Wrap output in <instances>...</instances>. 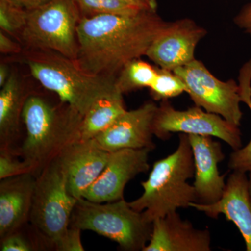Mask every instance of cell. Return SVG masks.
Masks as SVG:
<instances>
[{
	"label": "cell",
	"instance_id": "cell-1",
	"mask_svg": "<svg viewBox=\"0 0 251 251\" xmlns=\"http://www.w3.org/2000/svg\"><path fill=\"white\" fill-rule=\"evenodd\" d=\"M167 23L156 11L81 18L75 62L87 74L116 77L126 64L146 55Z\"/></svg>",
	"mask_w": 251,
	"mask_h": 251
},
{
	"label": "cell",
	"instance_id": "cell-2",
	"mask_svg": "<svg viewBox=\"0 0 251 251\" xmlns=\"http://www.w3.org/2000/svg\"><path fill=\"white\" fill-rule=\"evenodd\" d=\"M83 115L59 100L52 103L39 94L31 93L23 113L25 136L19 154L37 176L69 147L81 140Z\"/></svg>",
	"mask_w": 251,
	"mask_h": 251
},
{
	"label": "cell",
	"instance_id": "cell-3",
	"mask_svg": "<svg viewBox=\"0 0 251 251\" xmlns=\"http://www.w3.org/2000/svg\"><path fill=\"white\" fill-rule=\"evenodd\" d=\"M21 55L34 78L82 115L98 99L119 91L116 77L87 74L75 60L58 52L25 49Z\"/></svg>",
	"mask_w": 251,
	"mask_h": 251
},
{
	"label": "cell",
	"instance_id": "cell-4",
	"mask_svg": "<svg viewBox=\"0 0 251 251\" xmlns=\"http://www.w3.org/2000/svg\"><path fill=\"white\" fill-rule=\"evenodd\" d=\"M194 175L191 143L188 134L181 133L176 150L153 163L148 179L141 183L143 194L129 202L130 206L143 211L148 221L152 223L179 208L189 207L191 202H198L196 189L188 183Z\"/></svg>",
	"mask_w": 251,
	"mask_h": 251
},
{
	"label": "cell",
	"instance_id": "cell-5",
	"mask_svg": "<svg viewBox=\"0 0 251 251\" xmlns=\"http://www.w3.org/2000/svg\"><path fill=\"white\" fill-rule=\"evenodd\" d=\"M69 227L90 230L117 243L125 251H143L152 232L153 223L125 199L95 202L77 198Z\"/></svg>",
	"mask_w": 251,
	"mask_h": 251
},
{
	"label": "cell",
	"instance_id": "cell-6",
	"mask_svg": "<svg viewBox=\"0 0 251 251\" xmlns=\"http://www.w3.org/2000/svg\"><path fill=\"white\" fill-rule=\"evenodd\" d=\"M77 200L68 191L58 158L36 176L29 222L48 248L54 249L67 233Z\"/></svg>",
	"mask_w": 251,
	"mask_h": 251
},
{
	"label": "cell",
	"instance_id": "cell-7",
	"mask_svg": "<svg viewBox=\"0 0 251 251\" xmlns=\"http://www.w3.org/2000/svg\"><path fill=\"white\" fill-rule=\"evenodd\" d=\"M81 14L73 0H51L28 10L21 43L25 49L48 50L75 60Z\"/></svg>",
	"mask_w": 251,
	"mask_h": 251
},
{
	"label": "cell",
	"instance_id": "cell-8",
	"mask_svg": "<svg viewBox=\"0 0 251 251\" xmlns=\"http://www.w3.org/2000/svg\"><path fill=\"white\" fill-rule=\"evenodd\" d=\"M173 72L184 82L196 106L222 117L239 127L243 113L240 87L234 80L227 82L214 76L201 61L194 59Z\"/></svg>",
	"mask_w": 251,
	"mask_h": 251
},
{
	"label": "cell",
	"instance_id": "cell-9",
	"mask_svg": "<svg viewBox=\"0 0 251 251\" xmlns=\"http://www.w3.org/2000/svg\"><path fill=\"white\" fill-rule=\"evenodd\" d=\"M153 135L159 139H169L172 133L216 137L228 144L234 150L242 148V133L239 127L216 114L198 106L177 110L166 100L157 108L153 121Z\"/></svg>",
	"mask_w": 251,
	"mask_h": 251
},
{
	"label": "cell",
	"instance_id": "cell-10",
	"mask_svg": "<svg viewBox=\"0 0 251 251\" xmlns=\"http://www.w3.org/2000/svg\"><path fill=\"white\" fill-rule=\"evenodd\" d=\"M151 151L149 148L123 149L110 152L103 171L82 198L95 202L124 199L127 183L150 169L149 154Z\"/></svg>",
	"mask_w": 251,
	"mask_h": 251
},
{
	"label": "cell",
	"instance_id": "cell-11",
	"mask_svg": "<svg viewBox=\"0 0 251 251\" xmlns=\"http://www.w3.org/2000/svg\"><path fill=\"white\" fill-rule=\"evenodd\" d=\"M206 31L189 18L168 23L150 46L147 57L160 69L174 71L195 59V51Z\"/></svg>",
	"mask_w": 251,
	"mask_h": 251
},
{
	"label": "cell",
	"instance_id": "cell-12",
	"mask_svg": "<svg viewBox=\"0 0 251 251\" xmlns=\"http://www.w3.org/2000/svg\"><path fill=\"white\" fill-rule=\"evenodd\" d=\"M158 106L146 102L140 108L126 110L115 123L94 138L100 148L108 151L123 149L153 150V121Z\"/></svg>",
	"mask_w": 251,
	"mask_h": 251
},
{
	"label": "cell",
	"instance_id": "cell-13",
	"mask_svg": "<svg viewBox=\"0 0 251 251\" xmlns=\"http://www.w3.org/2000/svg\"><path fill=\"white\" fill-rule=\"evenodd\" d=\"M189 207L202 211L213 219L224 214L226 219L234 223L242 234L246 251H251V204L247 173L232 171L222 197L217 202L210 204L191 202Z\"/></svg>",
	"mask_w": 251,
	"mask_h": 251
},
{
	"label": "cell",
	"instance_id": "cell-14",
	"mask_svg": "<svg viewBox=\"0 0 251 251\" xmlns=\"http://www.w3.org/2000/svg\"><path fill=\"white\" fill-rule=\"evenodd\" d=\"M195 163V181L198 201L210 204L222 197L226 183L221 175L219 163L225 158L222 145L211 136L188 134Z\"/></svg>",
	"mask_w": 251,
	"mask_h": 251
},
{
	"label": "cell",
	"instance_id": "cell-15",
	"mask_svg": "<svg viewBox=\"0 0 251 251\" xmlns=\"http://www.w3.org/2000/svg\"><path fill=\"white\" fill-rule=\"evenodd\" d=\"M110 153L92 139L74 144L58 157L67 177L68 191L72 196L77 199L82 197L103 171Z\"/></svg>",
	"mask_w": 251,
	"mask_h": 251
},
{
	"label": "cell",
	"instance_id": "cell-16",
	"mask_svg": "<svg viewBox=\"0 0 251 251\" xmlns=\"http://www.w3.org/2000/svg\"><path fill=\"white\" fill-rule=\"evenodd\" d=\"M210 231L198 229L177 211L153 221L152 232L143 251H210Z\"/></svg>",
	"mask_w": 251,
	"mask_h": 251
},
{
	"label": "cell",
	"instance_id": "cell-17",
	"mask_svg": "<svg viewBox=\"0 0 251 251\" xmlns=\"http://www.w3.org/2000/svg\"><path fill=\"white\" fill-rule=\"evenodd\" d=\"M36 180L32 173L0 180V239L29 222Z\"/></svg>",
	"mask_w": 251,
	"mask_h": 251
},
{
	"label": "cell",
	"instance_id": "cell-18",
	"mask_svg": "<svg viewBox=\"0 0 251 251\" xmlns=\"http://www.w3.org/2000/svg\"><path fill=\"white\" fill-rule=\"evenodd\" d=\"M31 93L25 81L12 70L0 91V150L19 154L18 142L22 134L23 110Z\"/></svg>",
	"mask_w": 251,
	"mask_h": 251
},
{
	"label": "cell",
	"instance_id": "cell-19",
	"mask_svg": "<svg viewBox=\"0 0 251 251\" xmlns=\"http://www.w3.org/2000/svg\"><path fill=\"white\" fill-rule=\"evenodd\" d=\"M126 110L123 94L119 91L98 99L83 115L81 125V140L94 139L108 129Z\"/></svg>",
	"mask_w": 251,
	"mask_h": 251
},
{
	"label": "cell",
	"instance_id": "cell-20",
	"mask_svg": "<svg viewBox=\"0 0 251 251\" xmlns=\"http://www.w3.org/2000/svg\"><path fill=\"white\" fill-rule=\"evenodd\" d=\"M156 69L151 64L139 59H133L122 68L115 78L117 89L122 94L150 88L157 75Z\"/></svg>",
	"mask_w": 251,
	"mask_h": 251
},
{
	"label": "cell",
	"instance_id": "cell-21",
	"mask_svg": "<svg viewBox=\"0 0 251 251\" xmlns=\"http://www.w3.org/2000/svg\"><path fill=\"white\" fill-rule=\"evenodd\" d=\"M239 85L242 102L247 104L251 112V59L240 69ZM228 166L232 171L251 172V139L245 147L234 150L231 153Z\"/></svg>",
	"mask_w": 251,
	"mask_h": 251
},
{
	"label": "cell",
	"instance_id": "cell-22",
	"mask_svg": "<svg viewBox=\"0 0 251 251\" xmlns=\"http://www.w3.org/2000/svg\"><path fill=\"white\" fill-rule=\"evenodd\" d=\"M81 17L90 18L107 14H133L144 11L125 0H73Z\"/></svg>",
	"mask_w": 251,
	"mask_h": 251
},
{
	"label": "cell",
	"instance_id": "cell-23",
	"mask_svg": "<svg viewBox=\"0 0 251 251\" xmlns=\"http://www.w3.org/2000/svg\"><path fill=\"white\" fill-rule=\"evenodd\" d=\"M27 14L28 10L11 0H0V29L21 43Z\"/></svg>",
	"mask_w": 251,
	"mask_h": 251
},
{
	"label": "cell",
	"instance_id": "cell-24",
	"mask_svg": "<svg viewBox=\"0 0 251 251\" xmlns=\"http://www.w3.org/2000/svg\"><path fill=\"white\" fill-rule=\"evenodd\" d=\"M150 90L155 100H166L186 92V87L173 71L158 68L156 78Z\"/></svg>",
	"mask_w": 251,
	"mask_h": 251
},
{
	"label": "cell",
	"instance_id": "cell-25",
	"mask_svg": "<svg viewBox=\"0 0 251 251\" xmlns=\"http://www.w3.org/2000/svg\"><path fill=\"white\" fill-rule=\"evenodd\" d=\"M23 228L9 234L1 239V251H32L41 250L47 248L46 243L41 239L31 240L23 232Z\"/></svg>",
	"mask_w": 251,
	"mask_h": 251
},
{
	"label": "cell",
	"instance_id": "cell-26",
	"mask_svg": "<svg viewBox=\"0 0 251 251\" xmlns=\"http://www.w3.org/2000/svg\"><path fill=\"white\" fill-rule=\"evenodd\" d=\"M26 173L33 174L32 169L18 153L0 150V180Z\"/></svg>",
	"mask_w": 251,
	"mask_h": 251
},
{
	"label": "cell",
	"instance_id": "cell-27",
	"mask_svg": "<svg viewBox=\"0 0 251 251\" xmlns=\"http://www.w3.org/2000/svg\"><path fill=\"white\" fill-rule=\"evenodd\" d=\"M81 229L76 227H69L67 233L54 246L57 251H83V245L81 241Z\"/></svg>",
	"mask_w": 251,
	"mask_h": 251
},
{
	"label": "cell",
	"instance_id": "cell-28",
	"mask_svg": "<svg viewBox=\"0 0 251 251\" xmlns=\"http://www.w3.org/2000/svg\"><path fill=\"white\" fill-rule=\"evenodd\" d=\"M24 50V46L21 43L14 40L12 36L0 30V52L1 54L21 55Z\"/></svg>",
	"mask_w": 251,
	"mask_h": 251
},
{
	"label": "cell",
	"instance_id": "cell-29",
	"mask_svg": "<svg viewBox=\"0 0 251 251\" xmlns=\"http://www.w3.org/2000/svg\"><path fill=\"white\" fill-rule=\"evenodd\" d=\"M234 21L238 27L251 36V2L242 8Z\"/></svg>",
	"mask_w": 251,
	"mask_h": 251
},
{
	"label": "cell",
	"instance_id": "cell-30",
	"mask_svg": "<svg viewBox=\"0 0 251 251\" xmlns=\"http://www.w3.org/2000/svg\"><path fill=\"white\" fill-rule=\"evenodd\" d=\"M130 4L134 5L144 11H156L158 7L157 0H125Z\"/></svg>",
	"mask_w": 251,
	"mask_h": 251
},
{
	"label": "cell",
	"instance_id": "cell-31",
	"mask_svg": "<svg viewBox=\"0 0 251 251\" xmlns=\"http://www.w3.org/2000/svg\"><path fill=\"white\" fill-rule=\"evenodd\" d=\"M15 4L27 10H31L39 7L49 2L51 0H11Z\"/></svg>",
	"mask_w": 251,
	"mask_h": 251
},
{
	"label": "cell",
	"instance_id": "cell-32",
	"mask_svg": "<svg viewBox=\"0 0 251 251\" xmlns=\"http://www.w3.org/2000/svg\"><path fill=\"white\" fill-rule=\"evenodd\" d=\"M11 72L12 70L10 69L9 64L5 62H1L0 64V87H2L9 80Z\"/></svg>",
	"mask_w": 251,
	"mask_h": 251
},
{
	"label": "cell",
	"instance_id": "cell-33",
	"mask_svg": "<svg viewBox=\"0 0 251 251\" xmlns=\"http://www.w3.org/2000/svg\"><path fill=\"white\" fill-rule=\"evenodd\" d=\"M249 194H250V200H251V172L249 173Z\"/></svg>",
	"mask_w": 251,
	"mask_h": 251
}]
</instances>
